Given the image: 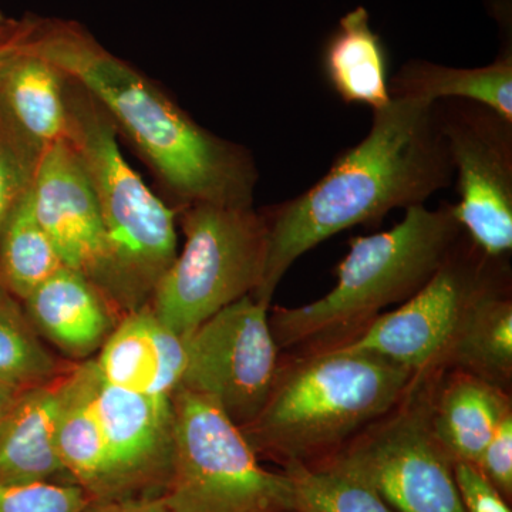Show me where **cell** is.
<instances>
[{"instance_id": "25", "label": "cell", "mask_w": 512, "mask_h": 512, "mask_svg": "<svg viewBox=\"0 0 512 512\" xmlns=\"http://www.w3.org/2000/svg\"><path fill=\"white\" fill-rule=\"evenodd\" d=\"M56 357L43 346L12 298L0 305V383L16 392L60 379Z\"/></svg>"}, {"instance_id": "10", "label": "cell", "mask_w": 512, "mask_h": 512, "mask_svg": "<svg viewBox=\"0 0 512 512\" xmlns=\"http://www.w3.org/2000/svg\"><path fill=\"white\" fill-rule=\"evenodd\" d=\"M457 178L453 205L468 239L490 258L512 249V121L468 100L436 101Z\"/></svg>"}, {"instance_id": "28", "label": "cell", "mask_w": 512, "mask_h": 512, "mask_svg": "<svg viewBox=\"0 0 512 512\" xmlns=\"http://www.w3.org/2000/svg\"><path fill=\"white\" fill-rule=\"evenodd\" d=\"M478 470L494 485L505 500L512 497V412L505 414L483 454L478 458Z\"/></svg>"}, {"instance_id": "4", "label": "cell", "mask_w": 512, "mask_h": 512, "mask_svg": "<svg viewBox=\"0 0 512 512\" xmlns=\"http://www.w3.org/2000/svg\"><path fill=\"white\" fill-rule=\"evenodd\" d=\"M453 204L407 208L389 231L349 241L332 291L269 318L279 349L309 352L356 338L382 309L412 298L463 241Z\"/></svg>"}, {"instance_id": "33", "label": "cell", "mask_w": 512, "mask_h": 512, "mask_svg": "<svg viewBox=\"0 0 512 512\" xmlns=\"http://www.w3.org/2000/svg\"><path fill=\"white\" fill-rule=\"evenodd\" d=\"M10 298H12V295H10L6 286L2 284V281H0V305H3V303L8 301Z\"/></svg>"}, {"instance_id": "27", "label": "cell", "mask_w": 512, "mask_h": 512, "mask_svg": "<svg viewBox=\"0 0 512 512\" xmlns=\"http://www.w3.org/2000/svg\"><path fill=\"white\" fill-rule=\"evenodd\" d=\"M29 144L5 117H0V227L30 183L37 157L30 158ZM30 146V144H29Z\"/></svg>"}, {"instance_id": "20", "label": "cell", "mask_w": 512, "mask_h": 512, "mask_svg": "<svg viewBox=\"0 0 512 512\" xmlns=\"http://www.w3.org/2000/svg\"><path fill=\"white\" fill-rule=\"evenodd\" d=\"M444 370H460L505 390L512 380V301L501 275L468 306Z\"/></svg>"}, {"instance_id": "7", "label": "cell", "mask_w": 512, "mask_h": 512, "mask_svg": "<svg viewBox=\"0 0 512 512\" xmlns=\"http://www.w3.org/2000/svg\"><path fill=\"white\" fill-rule=\"evenodd\" d=\"M185 245L158 282L154 315L187 338L225 306L252 295L261 284L266 228L252 207L198 202L187 205Z\"/></svg>"}, {"instance_id": "19", "label": "cell", "mask_w": 512, "mask_h": 512, "mask_svg": "<svg viewBox=\"0 0 512 512\" xmlns=\"http://www.w3.org/2000/svg\"><path fill=\"white\" fill-rule=\"evenodd\" d=\"M94 380L93 360L60 379L57 448L73 483L83 488L92 503H99L111 500V480Z\"/></svg>"}, {"instance_id": "1", "label": "cell", "mask_w": 512, "mask_h": 512, "mask_svg": "<svg viewBox=\"0 0 512 512\" xmlns=\"http://www.w3.org/2000/svg\"><path fill=\"white\" fill-rule=\"evenodd\" d=\"M453 180L436 103L390 100L373 111L366 137L339 156L318 183L261 212L265 266L252 298L269 308L286 272L306 252L356 225L377 224L389 212L424 205Z\"/></svg>"}, {"instance_id": "22", "label": "cell", "mask_w": 512, "mask_h": 512, "mask_svg": "<svg viewBox=\"0 0 512 512\" xmlns=\"http://www.w3.org/2000/svg\"><path fill=\"white\" fill-rule=\"evenodd\" d=\"M392 99L436 103L440 100L476 101L512 121V52L505 50L481 67H448L414 59L389 79Z\"/></svg>"}, {"instance_id": "34", "label": "cell", "mask_w": 512, "mask_h": 512, "mask_svg": "<svg viewBox=\"0 0 512 512\" xmlns=\"http://www.w3.org/2000/svg\"><path fill=\"white\" fill-rule=\"evenodd\" d=\"M289 512H296V511H289Z\"/></svg>"}, {"instance_id": "17", "label": "cell", "mask_w": 512, "mask_h": 512, "mask_svg": "<svg viewBox=\"0 0 512 512\" xmlns=\"http://www.w3.org/2000/svg\"><path fill=\"white\" fill-rule=\"evenodd\" d=\"M25 305L33 326L76 359L100 350L116 328L99 289L66 266L30 293Z\"/></svg>"}, {"instance_id": "9", "label": "cell", "mask_w": 512, "mask_h": 512, "mask_svg": "<svg viewBox=\"0 0 512 512\" xmlns=\"http://www.w3.org/2000/svg\"><path fill=\"white\" fill-rule=\"evenodd\" d=\"M268 309L244 296L185 338L187 360L178 389L207 397L239 429L261 412L281 366Z\"/></svg>"}, {"instance_id": "2", "label": "cell", "mask_w": 512, "mask_h": 512, "mask_svg": "<svg viewBox=\"0 0 512 512\" xmlns=\"http://www.w3.org/2000/svg\"><path fill=\"white\" fill-rule=\"evenodd\" d=\"M25 42L82 87L187 205L252 207L251 157L198 126L128 64L72 29L29 30Z\"/></svg>"}, {"instance_id": "11", "label": "cell", "mask_w": 512, "mask_h": 512, "mask_svg": "<svg viewBox=\"0 0 512 512\" xmlns=\"http://www.w3.org/2000/svg\"><path fill=\"white\" fill-rule=\"evenodd\" d=\"M461 241L433 278L400 308L382 313L342 348L384 357L416 375L443 372L461 319L485 286L501 275L497 261Z\"/></svg>"}, {"instance_id": "14", "label": "cell", "mask_w": 512, "mask_h": 512, "mask_svg": "<svg viewBox=\"0 0 512 512\" xmlns=\"http://www.w3.org/2000/svg\"><path fill=\"white\" fill-rule=\"evenodd\" d=\"M185 360V338L163 325L148 305L117 323L93 362L104 382L131 392L173 397Z\"/></svg>"}, {"instance_id": "8", "label": "cell", "mask_w": 512, "mask_h": 512, "mask_svg": "<svg viewBox=\"0 0 512 512\" xmlns=\"http://www.w3.org/2000/svg\"><path fill=\"white\" fill-rule=\"evenodd\" d=\"M437 373L416 375L402 402L320 461L365 481L394 512H467L431 424Z\"/></svg>"}, {"instance_id": "12", "label": "cell", "mask_w": 512, "mask_h": 512, "mask_svg": "<svg viewBox=\"0 0 512 512\" xmlns=\"http://www.w3.org/2000/svg\"><path fill=\"white\" fill-rule=\"evenodd\" d=\"M30 190L37 220L63 265L89 279L110 305L106 229L89 175L69 138L40 150Z\"/></svg>"}, {"instance_id": "24", "label": "cell", "mask_w": 512, "mask_h": 512, "mask_svg": "<svg viewBox=\"0 0 512 512\" xmlns=\"http://www.w3.org/2000/svg\"><path fill=\"white\" fill-rule=\"evenodd\" d=\"M284 473L296 512H394L365 481L328 463H288Z\"/></svg>"}, {"instance_id": "23", "label": "cell", "mask_w": 512, "mask_h": 512, "mask_svg": "<svg viewBox=\"0 0 512 512\" xmlns=\"http://www.w3.org/2000/svg\"><path fill=\"white\" fill-rule=\"evenodd\" d=\"M63 266L52 239L37 220L29 185L0 227V281L10 295L25 301Z\"/></svg>"}, {"instance_id": "18", "label": "cell", "mask_w": 512, "mask_h": 512, "mask_svg": "<svg viewBox=\"0 0 512 512\" xmlns=\"http://www.w3.org/2000/svg\"><path fill=\"white\" fill-rule=\"evenodd\" d=\"M510 412V396L500 387L460 370L437 373L431 424L453 463L477 464L498 424Z\"/></svg>"}, {"instance_id": "31", "label": "cell", "mask_w": 512, "mask_h": 512, "mask_svg": "<svg viewBox=\"0 0 512 512\" xmlns=\"http://www.w3.org/2000/svg\"><path fill=\"white\" fill-rule=\"evenodd\" d=\"M26 29L28 28L20 26L18 23L0 19V55H2L6 47L16 42V40L26 32Z\"/></svg>"}, {"instance_id": "30", "label": "cell", "mask_w": 512, "mask_h": 512, "mask_svg": "<svg viewBox=\"0 0 512 512\" xmlns=\"http://www.w3.org/2000/svg\"><path fill=\"white\" fill-rule=\"evenodd\" d=\"M84 512H171L163 495L120 498V500L90 503Z\"/></svg>"}, {"instance_id": "6", "label": "cell", "mask_w": 512, "mask_h": 512, "mask_svg": "<svg viewBox=\"0 0 512 512\" xmlns=\"http://www.w3.org/2000/svg\"><path fill=\"white\" fill-rule=\"evenodd\" d=\"M170 477L171 512H289L291 481L259 463L247 437L207 397L177 389Z\"/></svg>"}, {"instance_id": "3", "label": "cell", "mask_w": 512, "mask_h": 512, "mask_svg": "<svg viewBox=\"0 0 512 512\" xmlns=\"http://www.w3.org/2000/svg\"><path fill=\"white\" fill-rule=\"evenodd\" d=\"M416 373L384 357L330 346L281 362L261 412L242 430L256 456L311 464L386 416Z\"/></svg>"}, {"instance_id": "5", "label": "cell", "mask_w": 512, "mask_h": 512, "mask_svg": "<svg viewBox=\"0 0 512 512\" xmlns=\"http://www.w3.org/2000/svg\"><path fill=\"white\" fill-rule=\"evenodd\" d=\"M69 113L67 138L89 175L106 229L110 305L127 315L150 305L178 254L174 212L127 163L116 126L96 103L69 101Z\"/></svg>"}, {"instance_id": "26", "label": "cell", "mask_w": 512, "mask_h": 512, "mask_svg": "<svg viewBox=\"0 0 512 512\" xmlns=\"http://www.w3.org/2000/svg\"><path fill=\"white\" fill-rule=\"evenodd\" d=\"M90 503L77 484H0V512H84Z\"/></svg>"}, {"instance_id": "21", "label": "cell", "mask_w": 512, "mask_h": 512, "mask_svg": "<svg viewBox=\"0 0 512 512\" xmlns=\"http://www.w3.org/2000/svg\"><path fill=\"white\" fill-rule=\"evenodd\" d=\"M322 67L329 86L343 103L375 111L392 100L386 49L362 6L343 16L326 40Z\"/></svg>"}, {"instance_id": "32", "label": "cell", "mask_w": 512, "mask_h": 512, "mask_svg": "<svg viewBox=\"0 0 512 512\" xmlns=\"http://www.w3.org/2000/svg\"><path fill=\"white\" fill-rule=\"evenodd\" d=\"M22 392H16L12 387L6 386V384L0 383V416L3 412L13 403V400L18 397V394Z\"/></svg>"}, {"instance_id": "15", "label": "cell", "mask_w": 512, "mask_h": 512, "mask_svg": "<svg viewBox=\"0 0 512 512\" xmlns=\"http://www.w3.org/2000/svg\"><path fill=\"white\" fill-rule=\"evenodd\" d=\"M29 28L0 55V113L37 151L69 137L64 76L26 45Z\"/></svg>"}, {"instance_id": "29", "label": "cell", "mask_w": 512, "mask_h": 512, "mask_svg": "<svg viewBox=\"0 0 512 512\" xmlns=\"http://www.w3.org/2000/svg\"><path fill=\"white\" fill-rule=\"evenodd\" d=\"M454 478L467 512H511L507 500L495 490L477 466L457 461Z\"/></svg>"}, {"instance_id": "13", "label": "cell", "mask_w": 512, "mask_h": 512, "mask_svg": "<svg viewBox=\"0 0 512 512\" xmlns=\"http://www.w3.org/2000/svg\"><path fill=\"white\" fill-rule=\"evenodd\" d=\"M94 363V362H93ZM96 369V366H94ZM107 454L111 500L163 494L173 457V397L150 396L94 380Z\"/></svg>"}, {"instance_id": "16", "label": "cell", "mask_w": 512, "mask_h": 512, "mask_svg": "<svg viewBox=\"0 0 512 512\" xmlns=\"http://www.w3.org/2000/svg\"><path fill=\"white\" fill-rule=\"evenodd\" d=\"M60 379L19 393L0 416V484H74L57 448Z\"/></svg>"}]
</instances>
